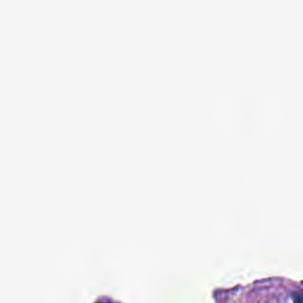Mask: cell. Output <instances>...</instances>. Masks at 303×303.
<instances>
[{
    "mask_svg": "<svg viewBox=\"0 0 303 303\" xmlns=\"http://www.w3.org/2000/svg\"><path fill=\"white\" fill-rule=\"evenodd\" d=\"M292 301L294 303H303V291H295L292 294Z\"/></svg>",
    "mask_w": 303,
    "mask_h": 303,
    "instance_id": "6da1fadb",
    "label": "cell"
},
{
    "mask_svg": "<svg viewBox=\"0 0 303 303\" xmlns=\"http://www.w3.org/2000/svg\"><path fill=\"white\" fill-rule=\"evenodd\" d=\"M100 303H102V302H100ZM108 303H110V302H108Z\"/></svg>",
    "mask_w": 303,
    "mask_h": 303,
    "instance_id": "7a4b0ae2",
    "label": "cell"
}]
</instances>
